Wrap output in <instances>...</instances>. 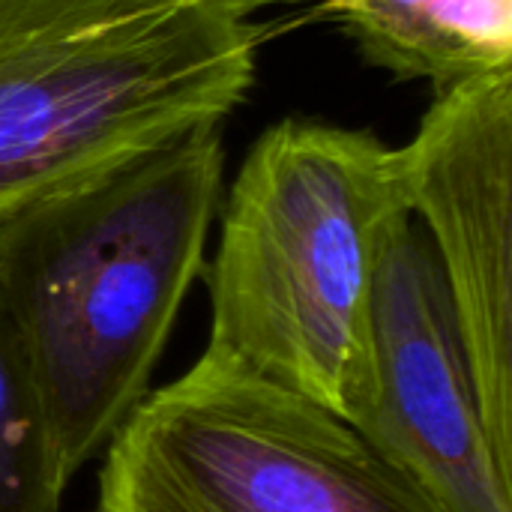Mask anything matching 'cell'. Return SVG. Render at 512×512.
Here are the masks:
<instances>
[{
	"instance_id": "obj_3",
	"label": "cell",
	"mask_w": 512,
	"mask_h": 512,
	"mask_svg": "<svg viewBox=\"0 0 512 512\" xmlns=\"http://www.w3.org/2000/svg\"><path fill=\"white\" fill-rule=\"evenodd\" d=\"M405 219L399 150L375 132L270 126L222 204L210 345L339 414L378 258Z\"/></svg>"
},
{
	"instance_id": "obj_2",
	"label": "cell",
	"mask_w": 512,
	"mask_h": 512,
	"mask_svg": "<svg viewBox=\"0 0 512 512\" xmlns=\"http://www.w3.org/2000/svg\"><path fill=\"white\" fill-rule=\"evenodd\" d=\"M234 0H0V222L249 96Z\"/></svg>"
},
{
	"instance_id": "obj_7",
	"label": "cell",
	"mask_w": 512,
	"mask_h": 512,
	"mask_svg": "<svg viewBox=\"0 0 512 512\" xmlns=\"http://www.w3.org/2000/svg\"><path fill=\"white\" fill-rule=\"evenodd\" d=\"M372 66L444 93L512 72V0H318Z\"/></svg>"
},
{
	"instance_id": "obj_5",
	"label": "cell",
	"mask_w": 512,
	"mask_h": 512,
	"mask_svg": "<svg viewBox=\"0 0 512 512\" xmlns=\"http://www.w3.org/2000/svg\"><path fill=\"white\" fill-rule=\"evenodd\" d=\"M339 417L441 512H512L468 345L426 231L387 240L339 384Z\"/></svg>"
},
{
	"instance_id": "obj_8",
	"label": "cell",
	"mask_w": 512,
	"mask_h": 512,
	"mask_svg": "<svg viewBox=\"0 0 512 512\" xmlns=\"http://www.w3.org/2000/svg\"><path fill=\"white\" fill-rule=\"evenodd\" d=\"M63 492L39 387L0 294V512H60Z\"/></svg>"
},
{
	"instance_id": "obj_9",
	"label": "cell",
	"mask_w": 512,
	"mask_h": 512,
	"mask_svg": "<svg viewBox=\"0 0 512 512\" xmlns=\"http://www.w3.org/2000/svg\"><path fill=\"white\" fill-rule=\"evenodd\" d=\"M243 12H255L261 6H270V3H300V0H234Z\"/></svg>"
},
{
	"instance_id": "obj_6",
	"label": "cell",
	"mask_w": 512,
	"mask_h": 512,
	"mask_svg": "<svg viewBox=\"0 0 512 512\" xmlns=\"http://www.w3.org/2000/svg\"><path fill=\"white\" fill-rule=\"evenodd\" d=\"M399 165L468 345L495 459L512 477V72L435 93Z\"/></svg>"
},
{
	"instance_id": "obj_4",
	"label": "cell",
	"mask_w": 512,
	"mask_h": 512,
	"mask_svg": "<svg viewBox=\"0 0 512 512\" xmlns=\"http://www.w3.org/2000/svg\"><path fill=\"white\" fill-rule=\"evenodd\" d=\"M102 453L96 512H441L339 414L216 345Z\"/></svg>"
},
{
	"instance_id": "obj_1",
	"label": "cell",
	"mask_w": 512,
	"mask_h": 512,
	"mask_svg": "<svg viewBox=\"0 0 512 512\" xmlns=\"http://www.w3.org/2000/svg\"><path fill=\"white\" fill-rule=\"evenodd\" d=\"M222 177V126H204L0 222V294L66 486L150 393L204 270Z\"/></svg>"
}]
</instances>
